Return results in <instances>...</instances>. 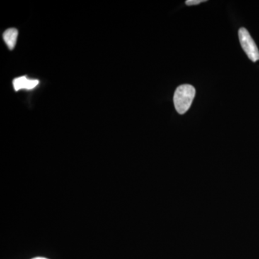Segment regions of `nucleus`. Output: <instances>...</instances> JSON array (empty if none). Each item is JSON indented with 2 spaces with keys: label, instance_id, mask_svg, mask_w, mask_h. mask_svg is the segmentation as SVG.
<instances>
[{
  "label": "nucleus",
  "instance_id": "obj_1",
  "mask_svg": "<svg viewBox=\"0 0 259 259\" xmlns=\"http://www.w3.org/2000/svg\"><path fill=\"white\" fill-rule=\"evenodd\" d=\"M195 93V88L190 84L180 85L177 88L174 95V104L179 114L184 115L190 110Z\"/></svg>",
  "mask_w": 259,
  "mask_h": 259
},
{
  "label": "nucleus",
  "instance_id": "obj_2",
  "mask_svg": "<svg viewBox=\"0 0 259 259\" xmlns=\"http://www.w3.org/2000/svg\"><path fill=\"white\" fill-rule=\"evenodd\" d=\"M238 37L242 49L244 51L248 59L256 62L259 60V51L256 44L250 36L249 32L245 28H241L238 30Z\"/></svg>",
  "mask_w": 259,
  "mask_h": 259
},
{
  "label": "nucleus",
  "instance_id": "obj_3",
  "mask_svg": "<svg viewBox=\"0 0 259 259\" xmlns=\"http://www.w3.org/2000/svg\"><path fill=\"white\" fill-rule=\"evenodd\" d=\"M13 87L15 91L23 90H32L38 85L39 81L37 79H29L26 76H20L13 80Z\"/></svg>",
  "mask_w": 259,
  "mask_h": 259
},
{
  "label": "nucleus",
  "instance_id": "obj_4",
  "mask_svg": "<svg viewBox=\"0 0 259 259\" xmlns=\"http://www.w3.org/2000/svg\"><path fill=\"white\" fill-rule=\"evenodd\" d=\"M18 36V30L15 28L8 29L3 34V39L10 50H13L15 47Z\"/></svg>",
  "mask_w": 259,
  "mask_h": 259
},
{
  "label": "nucleus",
  "instance_id": "obj_5",
  "mask_svg": "<svg viewBox=\"0 0 259 259\" xmlns=\"http://www.w3.org/2000/svg\"><path fill=\"white\" fill-rule=\"evenodd\" d=\"M206 2L205 0H187L185 2V4L188 6H192V5H197L200 4V3Z\"/></svg>",
  "mask_w": 259,
  "mask_h": 259
},
{
  "label": "nucleus",
  "instance_id": "obj_6",
  "mask_svg": "<svg viewBox=\"0 0 259 259\" xmlns=\"http://www.w3.org/2000/svg\"><path fill=\"white\" fill-rule=\"evenodd\" d=\"M32 259H48L46 258H42V257H36V258H34Z\"/></svg>",
  "mask_w": 259,
  "mask_h": 259
}]
</instances>
